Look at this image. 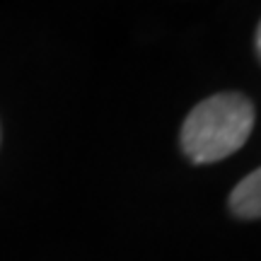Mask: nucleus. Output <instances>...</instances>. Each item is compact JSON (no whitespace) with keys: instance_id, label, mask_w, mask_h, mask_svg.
Instances as JSON below:
<instances>
[{"instance_id":"nucleus-3","label":"nucleus","mask_w":261,"mask_h":261,"mask_svg":"<svg viewBox=\"0 0 261 261\" xmlns=\"http://www.w3.org/2000/svg\"><path fill=\"white\" fill-rule=\"evenodd\" d=\"M254 46H256V56H259V61H261V19H259V24H256V37H254Z\"/></svg>"},{"instance_id":"nucleus-1","label":"nucleus","mask_w":261,"mask_h":261,"mask_svg":"<svg viewBox=\"0 0 261 261\" xmlns=\"http://www.w3.org/2000/svg\"><path fill=\"white\" fill-rule=\"evenodd\" d=\"M256 109L240 92H220L205 97L189 112L179 130L181 152L194 165H213L234 155L249 140Z\"/></svg>"},{"instance_id":"nucleus-2","label":"nucleus","mask_w":261,"mask_h":261,"mask_svg":"<svg viewBox=\"0 0 261 261\" xmlns=\"http://www.w3.org/2000/svg\"><path fill=\"white\" fill-rule=\"evenodd\" d=\"M230 211L240 220H259L261 218V167L249 172L230 194Z\"/></svg>"}]
</instances>
